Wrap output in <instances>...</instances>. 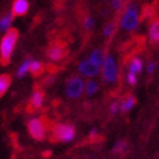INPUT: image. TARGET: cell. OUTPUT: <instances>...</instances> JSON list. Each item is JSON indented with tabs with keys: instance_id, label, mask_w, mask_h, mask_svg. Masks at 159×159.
<instances>
[{
	"instance_id": "obj_28",
	"label": "cell",
	"mask_w": 159,
	"mask_h": 159,
	"mask_svg": "<svg viewBox=\"0 0 159 159\" xmlns=\"http://www.w3.org/2000/svg\"><path fill=\"white\" fill-rule=\"evenodd\" d=\"M104 2H109V0H104ZM110 2H111V0H110Z\"/></svg>"
},
{
	"instance_id": "obj_18",
	"label": "cell",
	"mask_w": 159,
	"mask_h": 159,
	"mask_svg": "<svg viewBox=\"0 0 159 159\" xmlns=\"http://www.w3.org/2000/svg\"><path fill=\"white\" fill-rule=\"evenodd\" d=\"M44 70V66L40 61H36V60H33L31 61V65H30V73L33 75H39L42 74Z\"/></svg>"
},
{
	"instance_id": "obj_15",
	"label": "cell",
	"mask_w": 159,
	"mask_h": 159,
	"mask_svg": "<svg viewBox=\"0 0 159 159\" xmlns=\"http://www.w3.org/2000/svg\"><path fill=\"white\" fill-rule=\"evenodd\" d=\"M134 106H136V98L133 96H128L127 98H124L123 102L120 104V111L122 113H129Z\"/></svg>"
},
{
	"instance_id": "obj_19",
	"label": "cell",
	"mask_w": 159,
	"mask_h": 159,
	"mask_svg": "<svg viewBox=\"0 0 159 159\" xmlns=\"http://www.w3.org/2000/svg\"><path fill=\"white\" fill-rule=\"evenodd\" d=\"M31 61L33 60H30V58H27V60H25L22 63H21V66L18 67V70H17V76L18 78H22V76H25L29 71H30V65H31Z\"/></svg>"
},
{
	"instance_id": "obj_3",
	"label": "cell",
	"mask_w": 159,
	"mask_h": 159,
	"mask_svg": "<svg viewBox=\"0 0 159 159\" xmlns=\"http://www.w3.org/2000/svg\"><path fill=\"white\" fill-rule=\"evenodd\" d=\"M101 73H102V78H104V80L106 83L113 84L118 80L119 67H118V62H116V58L114 57V54H107L106 61L101 69Z\"/></svg>"
},
{
	"instance_id": "obj_10",
	"label": "cell",
	"mask_w": 159,
	"mask_h": 159,
	"mask_svg": "<svg viewBox=\"0 0 159 159\" xmlns=\"http://www.w3.org/2000/svg\"><path fill=\"white\" fill-rule=\"evenodd\" d=\"M13 18H14V14L12 12L4 14L3 17H0V33H8L11 30Z\"/></svg>"
},
{
	"instance_id": "obj_23",
	"label": "cell",
	"mask_w": 159,
	"mask_h": 159,
	"mask_svg": "<svg viewBox=\"0 0 159 159\" xmlns=\"http://www.w3.org/2000/svg\"><path fill=\"white\" fill-rule=\"evenodd\" d=\"M110 4H111V9L119 12L123 8V0H111Z\"/></svg>"
},
{
	"instance_id": "obj_13",
	"label": "cell",
	"mask_w": 159,
	"mask_h": 159,
	"mask_svg": "<svg viewBox=\"0 0 159 159\" xmlns=\"http://www.w3.org/2000/svg\"><path fill=\"white\" fill-rule=\"evenodd\" d=\"M149 39L153 43L159 42V20H155L149 26Z\"/></svg>"
},
{
	"instance_id": "obj_4",
	"label": "cell",
	"mask_w": 159,
	"mask_h": 159,
	"mask_svg": "<svg viewBox=\"0 0 159 159\" xmlns=\"http://www.w3.org/2000/svg\"><path fill=\"white\" fill-rule=\"evenodd\" d=\"M66 96L69 98H79L85 91V82L82 76H74L71 78L66 84Z\"/></svg>"
},
{
	"instance_id": "obj_24",
	"label": "cell",
	"mask_w": 159,
	"mask_h": 159,
	"mask_svg": "<svg viewBox=\"0 0 159 159\" xmlns=\"http://www.w3.org/2000/svg\"><path fill=\"white\" fill-rule=\"evenodd\" d=\"M127 83L129 85H136L137 84V75L128 71V73H127Z\"/></svg>"
},
{
	"instance_id": "obj_11",
	"label": "cell",
	"mask_w": 159,
	"mask_h": 159,
	"mask_svg": "<svg viewBox=\"0 0 159 159\" xmlns=\"http://www.w3.org/2000/svg\"><path fill=\"white\" fill-rule=\"evenodd\" d=\"M44 102V94L42 91H34L33 94H31L30 98V104L33 106V109H40L43 106Z\"/></svg>"
},
{
	"instance_id": "obj_8",
	"label": "cell",
	"mask_w": 159,
	"mask_h": 159,
	"mask_svg": "<svg viewBox=\"0 0 159 159\" xmlns=\"http://www.w3.org/2000/svg\"><path fill=\"white\" fill-rule=\"evenodd\" d=\"M106 57H107V54L104 52V49H101V48H96V49H93L91 53H89V57L88 60L91 62H93L94 65H97L102 69V66H104V63L106 61Z\"/></svg>"
},
{
	"instance_id": "obj_17",
	"label": "cell",
	"mask_w": 159,
	"mask_h": 159,
	"mask_svg": "<svg viewBox=\"0 0 159 159\" xmlns=\"http://www.w3.org/2000/svg\"><path fill=\"white\" fill-rule=\"evenodd\" d=\"M11 82H12V79L9 75H7V74L0 75V97L8 91V88H9V85H11Z\"/></svg>"
},
{
	"instance_id": "obj_21",
	"label": "cell",
	"mask_w": 159,
	"mask_h": 159,
	"mask_svg": "<svg viewBox=\"0 0 159 159\" xmlns=\"http://www.w3.org/2000/svg\"><path fill=\"white\" fill-rule=\"evenodd\" d=\"M125 149H127V142L124 140H119V141L115 142V145L113 148V152L114 153H123Z\"/></svg>"
},
{
	"instance_id": "obj_20",
	"label": "cell",
	"mask_w": 159,
	"mask_h": 159,
	"mask_svg": "<svg viewBox=\"0 0 159 159\" xmlns=\"http://www.w3.org/2000/svg\"><path fill=\"white\" fill-rule=\"evenodd\" d=\"M102 33H104V36L106 39H110L111 36L114 35V33H115V25L113 22H109L107 25L104 27V31H102Z\"/></svg>"
},
{
	"instance_id": "obj_14",
	"label": "cell",
	"mask_w": 159,
	"mask_h": 159,
	"mask_svg": "<svg viewBox=\"0 0 159 159\" xmlns=\"http://www.w3.org/2000/svg\"><path fill=\"white\" fill-rule=\"evenodd\" d=\"M142 69H144V63H142V60L140 57H133L128 65V71L133 74H140Z\"/></svg>"
},
{
	"instance_id": "obj_12",
	"label": "cell",
	"mask_w": 159,
	"mask_h": 159,
	"mask_svg": "<svg viewBox=\"0 0 159 159\" xmlns=\"http://www.w3.org/2000/svg\"><path fill=\"white\" fill-rule=\"evenodd\" d=\"M63 56H65V51L61 45H53L48 49V57L52 61H60Z\"/></svg>"
},
{
	"instance_id": "obj_22",
	"label": "cell",
	"mask_w": 159,
	"mask_h": 159,
	"mask_svg": "<svg viewBox=\"0 0 159 159\" xmlns=\"http://www.w3.org/2000/svg\"><path fill=\"white\" fill-rule=\"evenodd\" d=\"M94 25H96V23H94V18L93 17H89V16H88V17H85L84 21H83L84 29L88 30V31H92L94 29Z\"/></svg>"
},
{
	"instance_id": "obj_5",
	"label": "cell",
	"mask_w": 159,
	"mask_h": 159,
	"mask_svg": "<svg viewBox=\"0 0 159 159\" xmlns=\"http://www.w3.org/2000/svg\"><path fill=\"white\" fill-rule=\"evenodd\" d=\"M53 134L57 141L70 142L75 139V128L71 124H57L53 128Z\"/></svg>"
},
{
	"instance_id": "obj_27",
	"label": "cell",
	"mask_w": 159,
	"mask_h": 159,
	"mask_svg": "<svg viewBox=\"0 0 159 159\" xmlns=\"http://www.w3.org/2000/svg\"><path fill=\"white\" fill-rule=\"evenodd\" d=\"M96 136H97V129H96V128H92V129L89 131V137L94 139Z\"/></svg>"
},
{
	"instance_id": "obj_16",
	"label": "cell",
	"mask_w": 159,
	"mask_h": 159,
	"mask_svg": "<svg viewBox=\"0 0 159 159\" xmlns=\"http://www.w3.org/2000/svg\"><path fill=\"white\" fill-rule=\"evenodd\" d=\"M100 88L98 85V82L94 80V79H89L88 82H85V93L88 94V96H93V94H96L97 91Z\"/></svg>"
},
{
	"instance_id": "obj_7",
	"label": "cell",
	"mask_w": 159,
	"mask_h": 159,
	"mask_svg": "<svg viewBox=\"0 0 159 159\" xmlns=\"http://www.w3.org/2000/svg\"><path fill=\"white\" fill-rule=\"evenodd\" d=\"M78 70H79V74L85 76V78H89L93 79L96 78L100 73H101V67L94 65L93 62H91L89 60H84L78 65Z\"/></svg>"
},
{
	"instance_id": "obj_6",
	"label": "cell",
	"mask_w": 159,
	"mask_h": 159,
	"mask_svg": "<svg viewBox=\"0 0 159 159\" xmlns=\"http://www.w3.org/2000/svg\"><path fill=\"white\" fill-rule=\"evenodd\" d=\"M27 129L30 136L36 141H42L45 137V127L44 123L38 118H33L30 119L27 123Z\"/></svg>"
},
{
	"instance_id": "obj_26",
	"label": "cell",
	"mask_w": 159,
	"mask_h": 159,
	"mask_svg": "<svg viewBox=\"0 0 159 159\" xmlns=\"http://www.w3.org/2000/svg\"><path fill=\"white\" fill-rule=\"evenodd\" d=\"M118 111H120V104H118V102H113V104L110 105V114L115 115Z\"/></svg>"
},
{
	"instance_id": "obj_25",
	"label": "cell",
	"mask_w": 159,
	"mask_h": 159,
	"mask_svg": "<svg viewBox=\"0 0 159 159\" xmlns=\"http://www.w3.org/2000/svg\"><path fill=\"white\" fill-rule=\"evenodd\" d=\"M155 70H157V62L153 61V60L149 61L148 65H146V73H148L149 75H152V74L155 73Z\"/></svg>"
},
{
	"instance_id": "obj_1",
	"label": "cell",
	"mask_w": 159,
	"mask_h": 159,
	"mask_svg": "<svg viewBox=\"0 0 159 159\" xmlns=\"http://www.w3.org/2000/svg\"><path fill=\"white\" fill-rule=\"evenodd\" d=\"M139 23H140L139 7L134 3H131L124 9V13L120 18V27L127 33H132V31L137 30Z\"/></svg>"
},
{
	"instance_id": "obj_2",
	"label": "cell",
	"mask_w": 159,
	"mask_h": 159,
	"mask_svg": "<svg viewBox=\"0 0 159 159\" xmlns=\"http://www.w3.org/2000/svg\"><path fill=\"white\" fill-rule=\"evenodd\" d=\"M18 40V33L16 30H9L8 33L4 34L2 42H0V58L3 63L9 62L12 53L16 48V44Z\"/></svg>"
},
{
	"instance_id": "obj_9",
	"label": "cell",
	"mask_w": 159,
	"mask_h": 159,
	"mask_svg": "<svg viewBox=\"0 0 159 159\" xmlns=\"http://www.w3.org/2000/svg\"><path fill=\"white\" fill-rule=\"evenodd\" d=\"M30 4L27 0H14L12 5V13L14 16H25L29 12Z\"/></svg>"
}]
</instances>
